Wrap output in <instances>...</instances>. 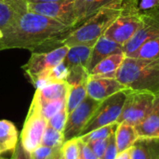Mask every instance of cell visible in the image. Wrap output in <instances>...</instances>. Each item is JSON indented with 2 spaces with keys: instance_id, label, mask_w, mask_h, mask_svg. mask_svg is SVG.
Returning <instances> with one entry per match:
<instances>
[{
  "instance_id": "6da1fadb",
  "label": "cell",
  "mask_w": 159,
  "mask_h": 159,
  "mask_svg": "<svg viewBox=\"0 0 159 159\" xmlns=\"http://www.w3.org/2000/svg\"><path fill=\"white\" fill-rule=\"evenodd\" d=\"M73 29L58 20L27 11L3 31L0 50L24 48L32 52H46L59 46Z\"/></svg>"
},
{
  "instance_id": "7a4b0ae2",
  "label": "cell",
  "mask_w": 159,
  "mask_h": 159,
  "mask_svg": "<svg viewBox=\"0 0 159 159\" xmlns=\"http://www.w3.org/2000/svg\"><path fill=\"white\" fill-rule=\"evenodd\" d=\"M122 3L123 0H118L100 9L85 22L67 34L60 41L59 46H66L68 48L77 45L93 47L119 16Z\"/></svg>"
},
{
  "instance_id": "3957f363",
  "label": "cell",
  "mask_w": 159,
  "mask_h": 159,
  "mask_svg": "<svg viewBox=\"0 0 159 159\" xmlns=\"http://www.w3.org/2000/svg\"><path fill=\"white\" fill-rule=\"evenodd\" d=\"M116 78L127 89L137 91L159 92V60L125 58Z\"/></svg>"
},
{
  "instance_id": "277c9868",
  "label": "cell",
  "mask_w": 159,
  "mask_h": 159,
  "mask_svg": "<svg viewBox=\"0 0 159 159\" xmlns=\"http://www.w3.org/2000/svg\"><path fill=\"white\" fill-rule=\"evenodd\" d=\"M68 49V47L61 46L46 52H32L30 59L21 68L35 89L49 84L48 80V74L63 61Z\"/></svg>"
},
{
  "instance_id": "5b68a950",
  "label": "cell",
  "mask_w": 159,
  "mask_h": 159,
  "mask_svg": "<svg viewBox=\"0 0 159 159\" xmlns=\"http://www.w3.org/2000/svg\"><path fill=\"white\" fill-rule=\"evenodd\" d=\"M141 19L142 12L139 10L137 0H123L119 16L103 35L124 47L138 31Z\"/></svg>"
},
{
  "instance_id": "8992f818",
  "label": "cell",
  "mask_w": 159,
  "mask_h": 159,
  "mask_svg": "<svg viewBox=\"0 0 159 159\" xmlns=\"http://www.w3.org/2000/svg\"><path fill=\"white\" fill-rule=\"evenodd\" d=\"M154 102L155 94L151 92L129 89L116 123L137 126L152 112Z\"/></svg>"
},
{
  "instance_id": "52a82bcc",
  "label": "cell",
  "mask_w": 159,
  "mask_h": 159,
  "mask_svg": "<svg viewBox=\"0 0 159 159\" xmlns=\"http://www.w3.org/2000/svg\"><path fill=\"white\" fill-rule=\"evenodd\" d=\"M129 89H124L101 102L93 116L82 129L78 137L86 135L99 128L116 123L121 114Z\"/></svg>"
},
{
  "instance_id": "ba28073f",
  "label": "cell",
  "mask_w": 159,
  "mask_h": 159,
  "mask_svg": "<svg viewBox=\"0 0 159 159\" xmlns=\"http://www.w3.org/2000/svg\"><path fill=\"white\" fill-rule=\"evenodd\" d=\"M47 127L48 121L41 115L39 102L37 98L34 96L22 127L20 140V144L28 153L31 154L41 145L42 137Z\"/></svg>"
},
{
  "instance_id": "9c48e42d",
  "label": "cell",
  "mask_w": 159,
  "mask_h": 159,
  "mask_svg": "<svg viewBox=\"0 0 159 159\" xmlns=\"http://www.w3.org/2000/svg\"><path fill=\"white\" fill-rule=\"evenodd\" d=\"M157 37H159V6L142 13L140 27L130 40L124 45L123 51L126 56H129L143 43Z\"/></svg>"
},
{
  "instance_id": "30bf717a",
  "label": "cell",
  "mask_w": 159,
  "mask_h": 159,
  "mask_svg": "<svg viewBox=\"0 0 159 159\" xmlns=\"http://www.w3.org/2000/svg\"><path fill=\"white\" fill-rule=\"evenodd\" d=\"M27 10L58 20L72 29L75 26L73 0L61 2H29Z\"/></svg>"
},
{
  "instance_id": "8fae6325",
  "label": "cell",
  "mask_w": 159,
  "mask_h": 159,
  "mask_svg": "<svg viewBox=\"0 0 159 159\" xmlns=\"http://www.w3.org/2000/svg\"><path fill=\"white\" fill-rule=\"evenodd\" d=\"M101 102L87 96L85 100L68 115L65 129L63 131L65 142L78 137L84 127L89 121L94 112L99 107Z\"/></svg>"
},
{
  "instance_id": "7c38bea8",
  "label": "cell",
  "mask_w": 159,
  "mask_h": 159,
  "mask_svg": "<svg viewBox=\"0 0 159 159\" xmlns=\"http://www.w3.org/2000/svg\"><path fill=\"white\" fill-rule=\"evenodd\" d=\"M124 89H129L122 85L116 77L109 78L89 75L87 82L88 96L98 102H102L108 97Z\"/></svg>"
},
{
  "instance_id": "4fadbf2b",
  "label": "cell",
  "mask_w": 159,
  "mask_h": 159,
  "mask_svg": "<svg viewBox=\"0 0 159 159\" xmlns=\"http://www.w3.org/2000/svg\"><path fill=\"white\" fill-rule=\"evenodd\" d=\"M118 52H124L122 45L105 37L104 35L100 37L98 41L95 43V45L92 47V50L88 64L89 74L92 70V68L101 61H102L103 59L112 54Z\"/></svg>"
},
{
  "instance_id": "5bb4252c",
  "label": "cell",
  "mask_w": 159,
  "mask_h": 159,
  "mask_svg": "<svg viewBox=\"0 0 159 159\" xmlns=\"http://www.w3.org/2000/svg\"><path fill=\"white\" fill-rule=\"evenodd\" d=\"M116 1L118 0H73L75 16V28L85 22L102 7Z\"/></svg>"
},
{
  "instance_id": "9a60e30c",
  "label": "cell",
  "mask_w": 159,
  "mask_h": 159,
  "mask_svg": "<svg viewBox=\"0 0 159 159\" xmlns=\"http://www.w3.org/2000/svg\"><path fill=\"white\" fill-rule=\"evenodd\" d=\"M125 58L126 54L124 52L112 54L97 63L89 72V75L115 78Z\"/></svg>"
},
{
  "instance_id": "2e32d148",
  "label": "cell",
  "mask_w": 159,
  "mask_h": 159,
  "mask_svg": "<svg viewBox=\"0 0 159 159\" xmlns=\"http://www.w3.org/2000/svg\"><path fill=\"white\" fill-rule=\"evenodd\" d=\"M92 47L77 45L70 47L66 56L63 59V63L70 70L76 66H82L87 68L90 57Z\"/></svg>"
},
{
  "instance_id": "e0dca14e",
  "label": "cell",
  "mask_w": 159,
  "mask_h": 159,
  "mask_svg": "<svg viewBox=\"0 0 159 159\" xmlns=\"http://www.w3.org/2000/svg\"><path fill=\"white\" fill-rule=\"evenodd\" d=\"M115 138L117 151L118 153H121L132 147L139 139V136L136 132L135 127L121 123L116 130Z\"/></svg>"
},
{
  "instance_id": "ac0fdd59",
  "label": "cell",
  "mask_w": 159,
  "mask_h": 159,
  "mask_svg": "<svg viewBox=\"0 0 159 159\" xmlns=\"http://www.w3.org/2000/svg\"><path fill=\"white\" fill-rule=\"evenodd\" d=\"M18 130L9 120H0V151H13L18 143Z\"/></svg>"
},
{
  "instance_id": "d6986e66",
  "label": "cell",
  "mask_w": 159,
  "mask_h": 159,
  "mask_svg": "<svg viewBox=\"0 0 159 159\" xmlns=\"http://www.w3.org/2000/svg\"><path fill=\"white\" fill-rule=\"evenodd\" d=\"M139 138H159V112L154 107L152 112L137 126Z\"/></svg>"
},
{
  "instance_id": "ffe728a7",
  "label": "cell",
  "mask_w": 159,
  "mask_h": 159,
  "mask_svg": "<svg viewBox=\"0 0 159 159\" xmlns=\"http://www.w3.org/2000/svg\"><path fill=\"white\" fill-rule=\"evenodd\" d=\"M68 88L66 82H52L41 89H37L35 94L44 102L65 99L68 93Z\"/></svg>"
},
{
  "instance_id": "44dd1931",
  "label": "cell",
  "mask_w": 159,
  "mask_h": 159,
  "mask_svg": "<svg viewBox=\"0 0 159 159\" xmlns=\"http://www.w3.org/2000/svg\"><path fill=\"white\" fill-rule=\"evenodd\" d=\"M87 82L83 81L75 84H68V93L66 96V112L69 115L74 111L88 96L87 93Z\"/></svg>"
},
{
  "instance_id": "7402d4cb",
  "label": "cell",
  "mask_w": 159,
  "mask_h": 159,
  "mask_svg": "<svg viewBox=\"0 0 159 159\" xmlns=\"http://www.w3.org/2000/svg\"><path fill=\"white\" fill-rule=\"evenodd\" d=\"M23 13L10 1L0 0V30L3 32L9 27Z\"/></svg>"
},
{
  "instance_id": "603a6c76",
  "label": "cell",
  "mask_w": 159,
  "mask_h": 159,
  "mask_svg": "<svg viewBox=\"0 0 159 159\" xmlns=\"http://www.w3.org/2000/svg\"><path fill=\"white\" fill-rule=\"evenodd\" d=\"M127 57L143 60H159V37L146 41L131 55Z\"/></svg>"
},
{
  "instance_id": "cb8c5ba5",
  "label": "cell",
  "mask_w": 159,
  "mask_h": 159,
  "mask_svg": "<svg viewBox=\"0 0 159 159\" xmlns=\"http://www.w3.org/2000/svg\"><path fill=\"white\" fill-rule=\"evenodd\" d=\"M34 96L37 98L39 102L41 115L47 121H48L53 116H55L57 113H59L61 110H62L66 106V98L44 102V101H41L35 93H34Z\"/></svg>"
},
{
  "instance_id": "d4e9b609",
  "label": "cell",
  "mask_w": 159,
  "mask_h": 159,
  "mask_svg": "<svg viewBox=\"0 0 159 159\" xmlns=\"http://www.w3.org/2000/svg\"><path fill=\"white\" fill-rule=\"evenodd\" d=\"M64 143L65 140H64L63 132L58 131L48 125L42 137L41 145L53 149H60L61 148Z\"/></svg>"
},
{
  "instance_id": "484cf974",
  "label": "cell",
  "mask_w": 159,
  "mask_h": 159,
  "mask_svg": "<svg viewBox=\"0 0 159 159\" xmlns=\"http://www.w3.org/2000/svg\"><path fill=\"white\" fill-rule=\"evenodd\" d=\"M118 123H112L106 126H103L102 128H99L86 135H83L81 137H78L82 142L88 143L92 141H97V140H102V139H107L111 135L116 133V130L118 127Z\"/></svg>"
},
{
  "instance_id": "4316f807",
  "label": "cell",
  "mask_w": 159,
  "mask_h": 159,
  "mask_svg": "<svg viewBox=\"0 0 159 159\" xmlns=\"http://www.w3.org/2000/svg\"><path fill=\"white\" fill-rule=\"evenodd\" d=\"M62 157L64 159L79 158V138L75 137L66 141L61 148Z\"/></svg>"
},
{
  "instance_id": "83f0119b",
  "label": "cell",
  "mask_w": 159,
  "mask_h": 159,
  "mask_svg": "<svg viewBox=\"0 0 159 159\" xmlns=\"http://www.w3.org/2000/svg\"><path fill=\"white\" fill-rule=\"evenodd\" d=\"M69 75V69L63 63V61L58 64L49 74L48 76V83L52 82H65Z\"/></svg>"
},
{
  "instance_id": "f1b7e54d",
  "label": "cell",
  "mask_w": 159,
  "mask_h": 159,
  "mask_svg": "<svg viewBox=\"0 0 159 159\" xmlns=\"http://www.w3.org/2000/svg\"><path fill=\"white\" fill-rule=\"evenodd\" d=\"M67 118H68V114L66 112V108H63L48 121V125L58 131L63 132Z\"/></svg>"
},
{
  "instance_id": "f546056e",
  "label": "cell",
  "mask_w": 159,
  "mask_h": 159,
  "mask_svg": "<svg viewBox=\"0 0 159 159\" xmlns=\"http://www.w3.org/2000/svg\"><path fill=\"white\" fill-rule=\"evenodd\" d=\"M131 159H152L148 150L139 139L131 147Z\"/></svg>"
},
{
  "instance_id": "4dcf8cb0",
  "label": "cell",
  "mask_w": 159,
  "mask_h": 159,
  "mask_svg": "<svg viewBox=\"0 0 159 159\" xmlns=\"http://www.w3.org/2000/svg\"><path fill=\"white\" fill-rule=\"evenodd\" d=\"M108 142H109V138L89 142L88 143V145L90 147V149L93 151V153L95 154V156L98 157V159H101L107 148Z\"/></svg>"
},
{
  "instance_id": "1f68e13d",
  "label": "cell",
  "mask_w": 159,
  "mask_h": 159,
  "mask_svg": "<svg viewBox=\"0 0 159 159\" xmlns=\"http://www.w3.org/2000/svg\"><path fill=\"white\" fill-rule=\"evenodd\" d=\"M57 150L58 149H53L44 145H40L30 154L31 159H49Z\"/></svg>"
},
{
  "instance_id": "d6a6232c",
  "label": "cell",
  "mask_w": 159,
  "mask_h": 159,
  "mask_svg": "<svg viewBox=\"0 0 159 159\" xmlns=\"http://www.w3.org/2000/svg\"><path fill=\"white\" fill-rule=\"evenodd\" d=\"M117 155H118V151L116 144V138H115V134H113L109 137L107 148L101 159H116Z\"/></svg>"
},
{
  "instance_id": "836d02e7",
  "label": "cell",
  "mask_w": 159,
  "mask_h": 159,
  "mask_svg": "<svg viewBox=\"0 0 159 159\" xmlns=\"http://www.w3.org/2000/svg\"><path fill=\"white\" fill-rule=\"evenodd\" d=\"M79 157L82 159H98V157L95 156L93 151L90 149V147L88 145V143L82 142L79 139Z\"/></svg>"
},
{
  "instance_id": "e575fe53",
  "label": "cell",
  "mask_w": 159,
  "mask_h": 159,
  "mask_svg": "<svg viewBox=\"0 0 159 159\" xmlns=\"http://www.w3.org/2000/svg\"><path fill=\"white\" fill-rule=\"evenodd\" d=\"M139 10L143 13L159 6V0H137Z\"/></svg>"
},
{
  "instance_id": "d590c367",
  "label": "cell",
  "mask_w": 159,
  "mask_h": 159,
  "mask_svg": "<svg viewBox=\"0 0 159 159\" xmlns=\"http://www.w3.org/2000/svg\"><path fill=\"white\" fill-rule=\"evenodd\" d=\"M11 159H31V155L22 147L20 143H18L15 149L13 150Z\"/></svg>"
},
{
  "instance_id": "8d00e7d4",
  "label": "cell",
  "mask_w": 159,
  "mask_h": 159,
  "mask_svg": "<svg viewBox=\"0 0 159 159\" xmlns=\"http://www.w3.org/2000/svg\"><path fill=\"white\" fill-rule=\"evenodd\" d=\"M12 4H14L19 9H20L22 12H27V5L31 0H8Z\"/></svg>"
},
{
  "instance_id": "74e56055",
  "label": "cell",
  "mask_w": 159,
  "mask_h": 159,
  "mask_svg": "<svg viewBox=\"0 0 159 159\" xmlns=\"http://www.w3.org/2000/svg\"><path fill=\"white\" fill-rule=\"evenodd\" d=\"M116 159H131V147L121 153H118Z\"/></svg>"
},
{
  "instance_id": "f35d334b",
  "label": "cell",
  "mask_w": 159,
  "mask_h": 159,
  "mask_svg": "<svg viewBox=\"0 0 159 159\" xmlns=\"http://www.w3.org/2000/svg\"><path fill=\"white\" fill-rule=\"evenodd\" d=\"M62 157V155H61V149H58L52 156H51V157L49 159H61V157Z\"/></svg>"
},
{
  "instance_id": "ab89813d",
  "label": "cell",
  "mask_w": 159,
  "mask_h": 159,
  "mask_svg": "<svg viewBox=\"0 0 159 159\" xmlns=\"http://www.w3.org/2000/svg\"><path fill=\"white\" fill-rule=\"evenodd\" d=\"M154 107L159 112V92L155 95V102H154Z\"/></svg>"
},
{
  "instance_id": "60d3db41",
  "label": "cell",
  "mask_w": 159,
  "mask_h": 159,
  "mask_svg": "<svg viewBox=\"0 0 159 159\" xmlns=\"http://www.w3.org/2000/svg\"><path fill=\"white\" fill-rule=\"evenodd\" d=\"M65 0H31L30 2H61Z\"/></svg>"
},
{
  "instance_id": "b9f144b4",
  "label": "cell",
  "mask_w": 159,
  "mask_h": 159,
  "mask_svg": "<svg viewBox=\"0 0 159 159\" xmlns=\"http://www.w3.org/2000/svg\"><path fill=\"white\" fill-rule=\"evenodd\" d=\"M2 37H3V32H2V31L0 30V39H1Z\"/></svg>"
},
{
  "instance_id": "7bdbcfd3",
  "label": "cell",
  "mask_w": 159,
  "mask_h": 159,
  "mask_svg": "<svg viewBox=\"0 0 159 159\" xmlns=\"http://www.w3.org/2000/svg\"><path fill=\"white\" fill-rule=\"evenodd\" d=\"M61 159H64V158H63V157H61Z\"/></svg>"
},
{
  "instance_id": "ee69618b",
  "label": "cell",
  "mask_w": 159,
  "mask_h": 159,
  "mask_svg": "<svg viewBox=\"0 0 159 159\" xmlns=\"http://www.w3.org/2000/svg\"><path fill=\"white\" fill-rule=\"evenodd\" d=\"M0 159H7V158H2V157H0Z\"/></svg>"
},
{
  "instance_id": "f6af8a7d",
  "label": "cell",
  "mask_w": 159,
  "mask_h": 159,
  "mask_svg": "<svg viewBox=\"0 0 159 159\" xmlns=\"http://www.w3.org/2000/svg\"><path fill=\"white\" fill-rule=\"evenodd\" d=\"M1 154H2V152H1V151H0V155H1Z\"/></svg>"
},
{
  "instance_id": "bcb514c9",
  "label": "cell",
  "mask_w": 159,
  "mask_h": 159,
  "mask_svg": "<svg viewBox=\"0 0 159 159\" xmlns=\"http://www.w3.org/2000/svg\"><path fill=\"white\" fill-rule=\"evenodd\" d=\"M157 159H159V157H158V158H157Z\"/></svg>"
}]
</instances>
